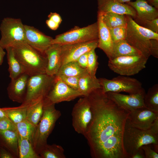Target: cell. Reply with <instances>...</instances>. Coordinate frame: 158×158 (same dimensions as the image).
<instances>
[{
	"instance_id": "cell-1",
	"label": "cell",
	"mask_w": 158,
	"mask_h": 158,
	"mask_svg": "<svg viewBox=\"0 0 158 158\" xmlns=\"http://www.w3.org/2000/svg\"><path fill=\"white\" fill-rule=\"evenodd\" d=\"M92 116L84 136L93 158H128L123 143L130 111L118 106L101 88L87 96Z\"/></svg>"
},
{
	"instance_id": "cell-2",
	"label": "cell",
	"mask_w": 158,
	"mask_h": 158,
	"mask_svg": "<svg viewBox=\"0 0 158 158\" xmlns=\"http://www.w3.org/2000/svg\"><path fill=\"white\" fill-rule=\"evenodd\" d=\"M11 47L25 73L29 76L46 73L47 59L45 54L37 50L25 41L16 42Z\"/></svg>"
},
{
	"instance_id": "cell-3",
	"label": "cell",
	"mask_w": 158,
	"mask_h": 158,
	"mask_svg": "<svg viewBox=\"0 0 158 158\" xmlns=\"http://www.w3.org/2000/svg\"><path fill=\"white\" fill-rule=\"evenodd\" d=\"M55 104L44 99L42 115L36 127L32 142L34 150L39 155L47 144V139L61 115L60 111L56 109Z\"/></svg>"
},
{
	"instance_id": "cell-4",
	"label": "cell",
	"mask_w": 158,
	"mask_h": 158,
	"mask_svg": "<svg viewBox=\"0 0 158 158\" xmlns=\"http://www.w3.org/2000/svg\"><path fill=\"white\" fill-rule=\"evenodd\" d=\"M127 33L125 40L131 45L140 51L148 58L150 56L151 39L158 40V33L141 26L132 17L126 15Z\"/></svg>"
},
{
	"instance_id": "cell-5",
	"label": "cell",
	"mask_w": 158,
	"mask_h": 158,
	"mask_svg": "<svg viewBox=\"0 0 158 158\" xmlns=\"http://www.w3.org/2000/svg\"><path fill=\"white\" fill-rule=\"evenodd\" d=\"M123 149L128 156H131L139 148L145 145H158V134L150 129L141 130L130 125L127 121L123 136Z\"/></svg>"
},
{
	"instance_id": "cell-6",
	"label": "cell",
	"mask_w": 158,
	"mask_h": 158,
	"mask_svg": "<svg viewBox=\"0 0 158 158\" xmlns=\"http://www.w3.org/2000/svg\"><path fill=\"white\" fill-rule=\"evenodd\" d=\"M148 59L143 55L118 56L109 59L108 65L114 73L129 76L145 68Z\"/></svg>"
},
{
	"instance_id": "cell-7",
	"label": "cell",
	"mask_w": 158,
	"mask_h": 158,
	"mask_svg": "<svg viewBox=\"0 0 158 158\" xmlns=\"http://www.w3.org/2000/svg\"><path fill=\"white\" fill-rule=\"evenodd\" d=\"M98 39L97 21L87 26H76L71 30L56 36L51 44L61 45L83 42Z\"/></svg>"
},
{
	"instance_id": "cell-8",
	"label": "cell",
	"mask_w": 158,
	"mask_h": 158,
	"mask_svg": "<svg viewBox=\"0 0 158 158\" xmlns=\"http://www.w3.org/2000/svg\"><path fill=\"white\" fill-rule=\"evenodd\" d=\"M98 80L101 88L104 93L124 92L130 94L145 90L139 81L128 76L120 75L111 79L99 78Z\"/></svg>"
},
{
	"instance_id": "cell-9",
	"label": "cell",
	"mask_w": 158,
	"mask_h": 158,
	"mask_svg": "<svg viewBox=\"0 0 158 158\" xmlns=\"http://www.w3.org/2000/svg\"><path fill=\"white\" fill-rule=\"evenodd\" d=\"M0 45L4 49L16 42L25 41V28L21 20L5 18L0 25Z\"/></svg>"
},
{
	"instance_id": "cell-10",
	"label": "cell",
	"mask_w": 158,
	"mask_h": 158,
	"mask_svg": "<svg viewBox=\"0 0 158 158\" xmlns=\"http://www.w3.org/2000/svg\"><path fill=\"white\" fill-rule=\"evenodd\" d=\"M55 78V75L50 76L46 73L29 76L25 96L22 103L29 104L40 98L44 99L50 90Z\"/></svg>"
},
{
	"instance_id": "cell-11",
	"label": "cell",
	"mask_w": 158,
	"mask_h": 158,
	"mask_svg": "<svg viewBox=\"0 0 158 158\" xmlns=\"http://www.w3.org/2000/svg\"><path fill=\"white\" fill-rule=\"evenodd\" d=\"M71 115L74 130L84 136L92 116L90 104L87 97H84L78 101L73 108Z\"/></svg>"
},
{
	"instance_id": "cell-12",
	"label": "cell",
	"mask_w": 158,
	"mask_h": 158,
	"mask_svg": "<svg viewBox=\"0 0 158 158\" xmlns=\"http://www.w3.org/2000/svg\"><path fill=\"white\" fill-rule=\"evenodd\" d=\"M82 96L78 90L71 88L55 75L53 84L44 99L55 104L70 101Z\"/></svg>"
},
{
	"instance_id": "cell-13",
	"label": "cell",
	"mask_w": 158,
	"mask_h": 158,
	"mask_svg": "<svg viewBox=\"0 0 158 158\" xmlns=\"http://www.w3.org/2000/svg\"><path fill=\"white\" fill-rule=\"evenodd\" d=\"M98 44V39L82 43L61 45V66L69 62L76 61L83 54L97 48Z\"/></svg>"
},
{
	"instance_id": "cell-14",
	"label": "cell",
	"mask_w": 158,
	"mask_h": 158,
	"mask_svg": "<svg viewBox=\"0 0 158 158\" xmlns=\"http://www.w3.org/2000/svg\"><path fill=\"white\" fill-rule=\"evenodd\" d=\"M108 96L118 106L129 111L146 107L144 102L145 94L144 90L140 92L128 95L113 92L106 93Z\"/></svg>"
},
{
	"instance_id": "cell-15",
	"label": "cell",
	"mask_w": 158,
	"mask_h": 158,
	"mask_svg": "<svg viewBox=\"0 0 158 158\" xmlns=\"http://www.w3.org/2000/svg\"><path fill=\"white\" fill-rule=\"evenodd\" d=\"M24 28L25 41L37 50L45 54L46 51L52 44L53 38L34 27L24 25Z\"/></svg>"
},
{
	"instance_id": "cell-16",
	"label": "cell",
	"mask_w": 158,
	"mask_h": 158,
	"mask_svg": "<svg viewBox=\"0 0 158 158\" xmlns=\"http://www.w3.org/2000/svg\"><path fill=\"white\" fill-rule=\"evenodd\" d=\"M158 117V113L145 107L130 111L127 121L132 126L146 130L150 128Z\"/></svg>"
},
{
	"instance_id": "cell-17",
	"label": "cell",
	"mask_w": 158,
	"mask_h": 158,
	"mask_svg": "<svg viewBox=\"0 0 158 158\" xmlns=\"http://www.w3.org/2000/svg\"><path fill=\"white\" fill-rule=\"evenodd\" d=\"M97 13L102 15L109 13L129 15L133 18L137 16L136 12L131 6L116 0H97Z\"/></svg>"
},
{
	"instance_id": "cell-18",
	"label": "cell",
	"mask_w": 158,
	"mask_h": 158,
	"mask_svg": "<svg viewBox=\"0 0 158 158\" xmlns=\"http://www.w3.org/2000/svg\"><path fill=\"white\" fill-rule=\"evenodd\" d=\"M29 77L28 74L24 73L15 79L11 80L7 88L8 96L10 100L21 104L23 102Z\"/></svg>"
},
{
	"instance_id": "cell-19",
	"label": "cell",
	"mask_w": 158,
	"mask_h": 158,
	"mask_svg": "<svg viewBox=\"0 0 158 158\" xmlns=\"http://www.w3.org/2000/svg\"><path fill=\"white\" fill-rule=\"evenodd\" d=\"M98 27V47L106 54L109 59H111L113 54V42L109 31L102 20V15L97 13Z\"/></svg>"
},
{
	"instance_id": "cell-20",
	"label": "cell",
	"mask_w": 158,
	"mask_h": 158,
	"mask_svg": "<svg viewBox=\"0 0 158 158\" xmlns=\"http://www.w3.org/2000/svg\"><path fill=\"white\" fill-rule=\"evenodd\" d=\"M61 44H51L46 51L47 59L46 73L50 76L56 75L62 65Z\"/></svg>"
},
{
	"instance_id": "cell-21",
	"label": "cell",
	"mask_w": 158,
	"mask_h": 158,
	"mask_svg": "<svg viewBox=\"0 0 158 158\" xmlns=\"http://www.w3.org/2000/svg\"><path fill=\"white\" fill-rule=\"evenodd\" d=\"M126 3L135 9L136 17L139 18L152 20L158 18V8L150 5L147 0H136Z\"/></svg>"
},
{
	"instance_id": "cell-22",
	"label": "cell",
	"mask_w": 158,
	"mask_h": 158,
	"mask_svg": "<svg viewBox=\"0 0 158 158\" xmlns=\"http://www.w3.org/2000/svg\"><path fill=\"white\" fill-rule=\"evenodd\" d=\"M18 137L16 131L0 130V145L9 152L14 158H18Z\"/></svg>"
},
{
	"instance_id": "cell-23",
	"label": "cell",
	"mask_w": 158,
	"mask_h": 158,
	"mask_svg": "<svg viewBox=\"0 0 158 158\" xmlns=\"http://www.w3.org/2000/svg\"><path fill=\"white\" fill-rule=\"evenodd\" d=\"M101 88L98 78L87 73L80 77L78 90L83 97H87L92 91Z\"/></svg>"
},
{
	"instance_id": "cell-24",
	"label": "cell",
	"mask_w": 158,
	"mask_h": 158,
	"mask_svg": "<svg viewBox=\"0 0 158 158\" xmlns=\"http://www.w3.org/2000/svg\"><path fill=\"white\" fill-rule=\"evenodd\" d=\"M44 98H40L32 102L28 107L26 119L35 126L42 115Z\"/></svg>"
},
{
	"instance_id": "cell-25",
	"label": "cell",
	"mask_w": 158,
	"mask_h": 158,
	"mask_svg": "<svg viewBox=\"0 0 158 158\" xmlns=\"http://www.w3.org/2000/svg\"><path fill=\"white\" fill-rule=\"evenodd\" d=\"M133 55H143L140 51L128 44L125 40L113 43L111 59L118 56Z\"/></svg>"
},
{
	"instance_id": "cell-26",
	"label": "cell",
	"mask_w": 158,
	"mask_h": 158,
	"mask_svg": "<svg viewBox=\"0 0 158 158\" xmlns=\"http://www.w3.org/2000/svg\"><path fill=\"white\" fill-rule=\"evenodd\" d=\"M5 49L7 52L9 76L11 80L15 79L25 73L23 67L15 56L12 47H8Z\"/></svg>"
},
{
	"instance_id": "cell-27",
	"label": "cell",
	"mask_w": 158,
	"mask_h": 158,
	"mask_svg": "<svg viewBox=\"0 0 158 158\" xmlns=\"http://www.w3.org/2000/svg\"><path fill=\"white\" fill-rule=\"evenodd\" d=\"M87 73L86 70L80 67L77 61H71L62 65L56 76L80 77Z\"/></svg>"
},
{
	"instance_id": "cell-28",
	"label": "cell",
	"mask_w": 158,
	"mask_h": 158,
	"mask_svg": "<svg viewBox=\"0 0 158 158\" xmlns=\"http://www.w3.org/2000/svg\"><path fill=\"white\" fill-rule=\"evenodd\" d=\"M29 104L22 103L17 107L1 108L7 117L16 124L26 119L27 110Z\"/></svg>"
},
{
	"instance_id": "cell-29",
	"label": "cell",
	"mask_w": 158,
	"mask_h": 158,
	"mask_svg": "<svg viewBox=\"0 0 158 158\" xmlns=\"http://www.w3.org/2000/svg\"><path fill=\"white\" fill-rule=\"evenodd\" d=\"M19 158H40L34 150L32 144L28 139L18 135Z\"/></svg>"
},
{
	"instance_id": "cell-30",
	"label": "cell",
	"mask_w": 158,
	"mask_h": 158,
	"mask_svg": "<svg viewBox=\"0 0 158 158\" xmlns=\"http://www.w3.org/2000/svg\"><path fill=\"white\" fill-rule=\"evenodd\" d=\"M145 107L151 111L158 113V84H156L148 89L144 98Z\"/></svg>"
},
{
	"instance_id": "cell-31",
	"label": "cell",
	"mask_w": 158,
	"mask_h": 158,
	"mask_svg": "<svg viewBox=\"0 0 158 158\" xmlns=\"http://www.w3.org/2000/svg\"><path fill=\"white\" fill-rule=\"evenodd\" d=\"M102 20L108 29L127 26L126 16L109 13L102 15Z\"/></svg>"
},
{
	"instance_id": "cell-32",
	"label": "cell",
	"mask_w": 158,
	"mask_h": 158,
	"mask_svg": "<svg viewBox=\"0 0 158 158\" xmlns=\"http://www.w3.org/2000/svg\"><path fill=\"white\" fill-rule=\"evenodd\" d=\"M64 150L61 145L56 144L45 146L39 154L40 158H66Z\"/></svg>"
},
{
	"instance_id": "cell-33",
	"label": "cell",
	"mask_w": 158,
	"mask_h": 158,
	"mask_svg": "<svg viewBox=\"0 0 158 158\" xmlns=\"http://www.w3.org/2000/svg\"><path fill=\"white\" fill-rule=\"evenodd\" d=\"M15 125L18 135L28 139L32 143V136L36 126L26 119Z\"/></svg>"
},
{
	"instance_id": "cell-34",
	"label": "cell",
	"mask_w": 158,
	"mask_h": 158,
	"mask_svg": "<svg viewBox=\"0 0 158 158\" xmlns=\"http://www.w3.org/2000/svg\"><path fill=\"white\" fill-rule=\"evenodd\" d=\"M95 49H93L88 53V62L86 70L88 74L93 77H96V74L99 65L98 56Z\"/></svg>"
},
{
	"instance_id": "cell-35",
	"label": "cell",
	"mask_w": 158,
	"mask_h": 158,
	"mask_svg": "<svg viewBox=\"0 0 158 158\" xmlns=\"http://www.w3.org/2000/svg\"><path fill=\"white\" fill-rule=\"evenodd\" d=\"M133 19L140 26L158 33V18L153 20H148L142 19L136 16Z\"/></svg>"
},
{
	"instance_id": "cell-36",
	"label": "cell",
	"mask_w": 158,
	"mask_h": 158,
	"mask_svg": "<svg viewBox=\"0 0 158 158\" xmlns=\"http://www.w3.org/2000/svg\"><path fill=\"white\" fill-rule=\"evenodd\" d=\"M109 29L113 43L125 40L127 33L126 26H119Z\"/></svg>"
},
{
	"instance_id": "cell-37",
	"label": "cell",
	"mask_w": 158,
	"mask_h": 158,
	"mask_svg": "<svg viewBox=\"0 0 158 158\" xmlns=\"http://www.w3.org/2000/svg\"><path fill=\"white\" fill-rule=\"evenodd\" d=\"M71 88L77 90L79 77L75 76H56Z\"/></svg>"
},
{
	"instance_id": "cell-38",
	"label": "cell",
	"mask_w": 158,
	"mask_h": 158,
	"mask_svg": "<svg viewBox=\"0 0 158 158\" xmlns=\"http://www.w3.org/2000/svg\"><path fill=\"white\" fill-rule=\"evenodd\" d=\"M0 130L16 131V125L8 117L0 118Z\"/></svg>"
},
{
	"instance_id": "cell-39",
	"label": "cell",
	"mask_w": 158,
	"mask_h": 158,
	"mask_svg": "<svg viewBox=\"0 0 158 158\" xmlns=\"http://www.w3.org/2000/svg\"><path fill=\"white\" fill-rule=\"evenodd\" d=\"M150 145H145L141 147L144 151L145 158H158V152L152 149Z\"/></svg>"
},
{
	"instance_id": "cell-40",
	"label": "cell",
	"mask_w": 158,
	"mask_h": 158,
	"mask_svg": "<svg viewBox=\"0 0 158 158\" xmlns=\"http://www.w3.org/2000/svg\"><path fill=\"white\" fill-rule=\"evenodd\" d=\"M151 47L150 50L151 55L158 58V40L151 39Z\"/></svg>"
},
{
	"instance_id": "cell-41",
	"label": "cell",
	"mask_w": 158,
	"mask_h": 158,
	"mask_svg": "<svg viewBox=\"0 0 158 158\" xmlns=\"http://www.w3.org/2000/svg\"><path fill=\"white\" fill-rule=\"evenodd\" d=\"M88 53L87 52L82 55L76 61L80 67L86 69L87 64Z\"/></svg>"
},
{
	"instance_id": "cell-42",
	"label": "cell",
	"mask_w": 158,
	"mask_h": 158,
	"mask_svg": "<svg viewBox=\"0 0 158 158\" xmlns=\"http://www.w3.org/2000/svg\"><path fill=\"white\" fill-rule=\"evenodd\" d=\"M48 17L49 19H51L59 25L61 24L62 21L61 16L58 13H56L51 12Z\"/></svg>"
},
{
	"instance_id": "cell-43",
	"label": "cell",
	"mask_w": 158,
	"mask_h": 158,
	"mask_svg": "<svg viewBox=\"0 0 158 158\" xmlns=\"http://www.w3.org/2000/svg\"><path fill=\"white\" fill-rule=\"evenodd\" d=\"M0 158H14L7 150L0 145Z\"/></svg>"
},
{
	"instance_id": "cell-44",
	"label": "cell",
	"mask_w": 158,
	"mask_h": 158,
	"mask_svg": "<svg viewBox=\"0 0 158 158\" xmlns=\"http://www.w3.org/2000/svg\"><path fill=\"white\" fill-rule=\"evenodd\" d=\"M46 23L48 27L52 30H57L59 27V25L50 19H48L46 20Z\"/></svg>"
},
{
	"instance_id": "cell-45",
	"label": "cell",
	"mask_w": 158,
	"mask_h": 158,
	"mask_svg": "<svg viewBox=\"0 0 158 158\" xmlns=\"http://www.w3.org/2000/svg\"><path fill=\"white\" fill-rule=\"evenodd\" d=\"M130 158H145L143 150L141 147L139 148L131 156Z\"/></svg>"
},
{
	"instance_id": "cell-46",
	"label": "cell",
	"mask_w": 158,
	"mask_h": 158,
	"mask_svg": "<svg viewBox=\"0 0 158 158\" xmlns=\"http://www.w3.org/2000/svg\"><path fill=\"white\" fill-rule=\"evenodd\" d=\"M150 129L155 133L158 134V117L153 121Z\"/></svg>"
},
{
	"instance_id": "cell-47",
	"label": "cell",
	"mask_w": 158,
	"mask_h": 158,
	"mask_svg": "<svg viewBox=\"0 0 158 158\" xmlns=\"http://www.w3.org/2000/svg\"><path fill=\"white\" fill-rule=\"evenodd\" d=\"M4 49L0 45V65H2L4 61V59L6 52Z\"/></svg>"
},
{
	"instance_id": "cell-48",
	"label": "cell",
	"mask_w": 158,
	"mask_h": 158,
	"mask_svg": "<svg viewBox=\"0 0 158 158\" xmlns=\"http://www.w3.org/2000/svg\"><path fill=\"white\" fill-rule=\"evenodd\" d=\"M148 3L152 6L158 9V0H151Z\"/></svg>"
},
{
	"instance_id": "cell-49",
	"label": "cell",
	"mask_w": 158,
	"mask_h": 158,
	"mask_svg": "<svg viewBox=\"0 0 158 158\" xmlns=\"http://www.w3.org/2000/svg\"><path fill=\"white\" fill-rule=\"evenodd\" d=\"M7 117L6 114L1 108H0V119Z\"/></svg>"
},
{
	"instance_id": "cell-50",
	"label": "cell",
	"mask_w": 158,
	"mask_h": 158,
	"mask_svg": "<svg viewBox=\"0 0 158 158\" xmlns=\"http://www.w3.org/2000/svg\"><path fill=\"white\" fill-rule=\"evenodd\" d=\"M116 1L121 3H126L127 2L130 1L131 0H116ZM148 2H149L151 0H147Z\"/></svg>"
}]
</instances>
